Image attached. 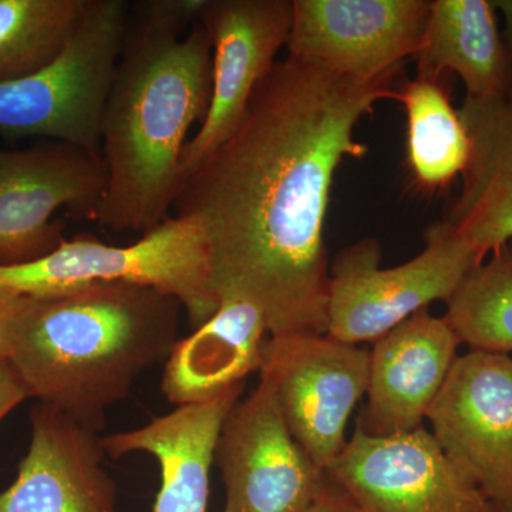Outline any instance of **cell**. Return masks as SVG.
Listing matches in <instances>:
<instances>
[{
	"label": "cell",
	"instance_id": "obj_1",
	"mask_svg": "<svg viewBox=\"0 0 512 512\" xmlns=\"http://www.w3.org/2000/svg\"><path fill=\"white\" fill-rule=\"evenodd\" d=\"M396 77L363 83L279 60L237 130L181 180L174 215L204 232L215 293L258 306L269 336L326 335L333 177L345 158L366 156L356 126L396 99Z\"/></svg>",
	"mask_w": 512,
	"mask_h": 512
},
{
	"label": "cell",
	"instance_id": "obj_2",
	"mask_svg": "<svg viewBox=\"0 0 512 512\" xmlns=\"http://www.w3.org/2000/svg\"><path fill=\"white\" fill-rule=\"evenodd\" d=\"M181 311L174 296L121 282L26 295L9 362L30 397L100 433L110 407L167 362L180 340Z\"/></svg>",
	"mask_w": 512,
	"mask_h": 512
},
{
	"label": "cell",
	"instance_id": "obj_3",
	"mask_svg": "<svg viewBox=\"0 0 512 512\" xmlns=\"http://www.w3.org/2000/svg\"><path fill=\"white\" fill-rule=\"evenodd\" d=\"M211 89V39L201 23L177 37L127 20L101 119L107 187L94 222L144 234L170 217L187 136L204 120Z\"/></svg>",
	"mask_w": 512,
	"mask_h": 512
},
{
	"label": "cell",
	"instance_id": "obj_4",
	"mask_svg": "<svg viewBox=\"0 0 512 512\" xmlns=\"http://www.w3.org/2000/svg\"><path fill=\"white\" fill-rule=\"evenodd\" d=\"M121 282L174 296L192 328L217 312L207 241L198 222L170 215L127 247L96 238L66 239L52 254L25 265H0V288L29 296H53L97 284Z\"/></svg>",
	"mask_w": 512,
	"mask_h": 512
},
{
	"label": "cell",
	"instance_id": "obj_5",
	"mask_svg": "<svg viewBox=\"0 0 512 512\" xmlns=\"http://www.w3.org/2000/svg\"><path fill=\"white\" fill-rule=\"evenodd\" d=\"M127 0H87L63 52L39 72L0 83V134L45 137L101 154L100 127L126 36Z\"/></svg>",
	"mask_w": 512,
	"mask_h": 512
},
{
	"label": "cell",
	"instance_id": "obj_6",
	"mask_svg": "<svg viewBox=\"0 0 512 512\" xmlns=\"http://www.w3.org/2000/svg\"><path fill=\"white\" fill-rule=\"evenodd\" d=\"M424 241L416 258L387 269L380 266L376 239H360L339 252L329 268L326 335L350 345L375 343L430 303L450 301L485 258L443 220L430 225Z\"/></svg>",
	"mask_w": 512,
	"mask_h": 512
},
{
	"label": "cell",
	"instance_id": "obj_7",
	"mask_svg": "<svg viewBox=\"0 0 512 512\" xmlns=\"http://www.w3.org/2000/svg\"><path fill=\"white\" fill-rule=\"evenodd\" d=\"M370 350L328 335L269 336L259 379L275 394L286 426L316 466L345 447L348 421L369 384Z\"/></svg>",
	"mask_w": 512,
	"mask_h": 512
},
{
	"label": "cell",
	"instance_id": "obj_8",
	"mask_svg": "<svg viewBox=\"0 0 512 512\" xmlns=\"http://www.w3.org/2000/svg\"><path fill=\"white\" fill-rule=\"evenodd\" d=\"M107 187L101 154L66 143L0 150V265H25L55 252L60 208L94 221Z\"/></svg>",
	"mask_w": 512,
	"mask_h": 512
},
{
	"label": "cell",
	"instance_id": "obj_9",
	"mask_svg": "<svg viewBox=\"0 0 512 512\" xmlns=\"http://www.w3.org/2000/svg\"><path fill=\"white\" fill-rule=\"evenodd\" d=\"M326 473L357 512H498L424 427L372 436L357 426Z\"/></svg>",
	"mask_w": 512,
	"mask_h": 512
},
{
	"label": "cell",
	"instance_id": "obj_10",
	"mask_svg": "<svg viewBox=\"0 0 512 512\" xmlns=\"http://www.w3.org/2000/svg\"><path fill=\"white\" fill-rule=\"evenodd\" d=\"M427 420L448 460L498 512H512V357L458 356Z\"/></svg>",
	"mask_w": 512,
	"mask_h": 512
},
{
	"label": "cell",
	"instance_id": "obj_11",
	"mask_svg": "<svg viewBox=\"0 0 512 512\" xmlns=\"http://www.w3.org/2000/svg\"><path fill=\"white\" fill-rule=\"evenodd\" d=\"M215 463L225 487L222 512H305L328 480L292 436L262 379L225 419Z\"/></svg>",
	"mask_w": 512,
	"mask_h": 512
},
{
	"label": "cell",
	"instance_id": "obj_12",
	"mask_svg": "<svg viewBox=\"0 0 512 512\" xmlns=\"http://www.w3.org/2000/svg\"><path fill=\"white\" fill-rule=\"evenodd\" d=\"M200 23L212 46L210 106L181 156V180L237 130L256 87L288 46L292 0H208Z\"/></svg>",
	"mask_w": 512,
	"mask_h": 512
},
{
	"label": "cell",
	"instance_id": "obj_13",
	"mask_svg": "<svg viewBox=\"0 0 512 512\" xmlns=\"http://www.w3.org/2000/svg\"><path fill=\"white\" fill-rule=\"evenodd\" d=\"M427 0H292L288 56L357 82L397 76L419 52Z\"/></svg>",
	"mask_w": 512,
	"mask_h": 512
},
{
	"label": "cell",
	"instance_id": "obj_14",
	"mask_svg": "<svg viewBox=\"0 0 512 512\" xmlns=\"http://www.w3.org/2000/svg\"><path fill=\"white\" fill-rule=\"evenodd\" d=\"M30 429L18 476L0 493V512H116L99 433L43 403L30 412Z\"/></svg>",
	"mask_w": 512,
	"mask_h": 512
},
{
	"label": "cell",
	"instance_id": "obj_15",
	"mask_svg": "<svg viewBox=\"0 0 512 512\" xmlns=\"http://www.w3.org/2000/svg\"><path fill=\"white\" fill-rule=\"evenodd\" d=\"M444 316L421 309L373 343L367 406L357 426L372 436L423 427L460 346Z\"/></svg>",
	"mask_w": 512,
	"mask_h": 512
},
{
	"label": "cell",
	"instance_id": "obj_16",
	"mask_svg": "<svg viewBox=\"0 0 512 512\" xmlns=\"http://www.w3.org/2000/svg\"><path fill=\"white\" fill-rule=\"evenodd\" d=\"M245 384L210 402L175 407L138 429L101 437L106 456L147 453L158 461L161 485L153 512H208L210 474L224 421Z\"/></svg>",
	"mask_w": 512,
	"mask_h": 512
},
{
	"label": "cell",
	"instance_id": "obj_17",
	"mask_svg": "<svg viewBox=\"0 0 512 512\" xmlns=\"http://www.w3.org/2000/svg\"><path fill=\"white\" fill-rule=\"evenodd\" d=\"M512 63V2H501ZM460 111L471 154L463 187L443 221L454 234L487 256L512 241V86L503 99L466 97Z\"/></svg>",
	"mask_w": 512,
	"mask_h": 512
},
{
	"label": "cell",
	"instance_id": "obj_18",
	"mask_svg": "<svg viewBox=\"0 0 512 512\" xmlns=\"http://www.w3.org/2000/svg\"><path fill=\"white\" fill-rule=\"evenodd\" d=\"M269 335L264 313L248 299L221 295L217 312L175 343L164 363L165 399L175 406L210 402L259 372Z\"/></svg>",
	"mask_w": 512,
	"mask_h": 512
},
{
	"label": "cell",
	"instance_id": "obj_19",
	"mask_svg": "<svg viewBox=\"0 0 512 512\" xmlns=\"http://www.w3.org/2000/svg\"><path fill=\"white\" fill-rule=\"evenodd\" d=\"M420 79L456 73L474 100L503 99L512 86L510 50L488 0H434L414 56Z\"/></svg>",
	"mask_w": 512,
	"mask_h": 512
},
{
	"label": "cell",
	"instance_id": "obj_20",
	"mask_svg": "<svg viewBox=\"0 0 512 512\" xmlns=\"http://www.w3.org/2000/svg\"><path fill=\"white\" fill-rule=\"evenodd\" d=\"M407 117V161L420 190L436 192L466 170L470 134L444 80L416 79L396 90Z\"/></svg>",
	"mask_w": 512,
	"mask_h": 512
},
{
	"label": "cell",
	"instance_id": "obj_21",
	"mask_svg": "<svg viewBox=\"0 0 512 512\" xmlns=\"http://www.w3.org/2000/svg\"><path fill=\"white\" fill-rule=\"evenodd\" d=\"M87 0H0V83L53 62L82 19Z\"/></svg>",
	"mask_w": 512,
	"mask_h": 512
},
{
	"label": "cell",
	"instance_id": "obj_22",
	"mask_svg": "<svg viewBox=\"0 0 512 512\" xmlns=\"http://www.w3.org/2000/svg\"><path fill=\"white\" fill-rule=\"evenodd\" d=\"M461 345L512 352V241L491 252L463 279L444 315Z\"/></svg>",
	"mask_w": 512,
	"mask_h": 512
},
{
	"label": "cell",
	"instance_id": "obj_23",
	"mask_svg": "<svg viewBox=\"0 0 512 512\" xmlns=\"http://www.w3.org/2000/svg\"><path fill=\"white\" fill-rule=\"evenodd\" d=\"M208 0H138L130 3L128 20L151 32L184 37L207 8Z\"/></svg>",
	"mask_w": 512,
	"mask_h": 512
},
{
	"label": "cell",
	"instance_id": "obj_24",
	"mask_svg": "<svg viewBox=\"0 0 512 512\" xmlns=\"http://www.w3.org/2000/svg\"><path fill=\"white\" fill-rule=\"evenodd\" d=\"M29 392L9 360L0 362V421L20 403L29 399Z\"/></svg>",
	"mask_w": 512,
	"mask_h": 512
},
{
	"label": "cell",
	"instance_id": "obj_25",
	"mask_svg": "<svg viewBox=\"0 0 512 512\" xmlns=\"http://www.w3.org/2000/svg\"><path fill=\"white\" fill-rule=\"evenodd\" d=\"M25 299L23 293L0 288V362L9 360L13 322Z\"/></svg>",
	"mask_w": 512,
	"mask_h": 512
},
{
	"label": "cell",
	"instance_id": "obj_26",
	"mask_svg": "<svg viewBox=\"0 0 512 512\" xmlns=\"http://www.w3.org/2000/svg\"><path fill=\"white\" fill-rule=\"evenodd\" d=\"M328 474V473H326ZM305 512H357L348 494L335 481L326 480L316 500Z\"/></svg>",
	"mask_w": 512,
	"mask_h": 512
}]
</instances>
